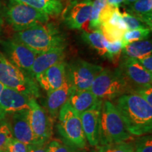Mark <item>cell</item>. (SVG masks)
Segmentation results:
<instances>
[{
  "mask_svg": "<svg viewBox=\"0 0 152 152\" xmlns=\"http://www.w3.org/2000/svg\"><path fill=\"white\" fill-rule=\"evenodd\" d=\"M114 105L132 136L151 132L152 106L140 95L134 92L125 94L115 99Z\"/></svg>",
  "mask_w": 152,
  "mask_h": 152,
  "instance_id": "6da1fadb",
  "label": "cell"
},
{
  "mask_svg": "<svg viewBox=\"0 0 152 152\" xmlns=\"http://www.w3.org/2000/svg\"><path fill=\"white\" fill-rule=\"evenodd\" d=\"M14 39L24 44L37 54L66 45L64 35L54 26L48 23L16 32Z\"/></svg>",
  "mask_w": 152,
  "mask_h": 152,
  "instance_id": "7a4b0ae2",
  "label": "cell"
},
{
  "mask_svg": "<svg viewBox=\"0 0 152 152\" xmlns=\"http://www.w3.org/2000/svg\"><path fill=\"white\" fill-rule=\"evenodd\" d=\"M133 136L129 132L119 111L113 102H102L100 115L99 144L130 141Z\"/></svg>",
  "mask_w": 152,
  "mask_h": 152,
  "instance_id": "3957f363",
  "label": "cell"
},
{
  "mask_svg": "<svg viewBox=\"0 0 152 152\" xmlns=\"http://www.w3.org/2000/svg\"><path fill=\"white\" fill-rule=\"evenodd\" d=\"M90 90L100 99L110 102L132 90L119 68H103L94 79Z\"/></svg>",
  "mask_w": 152,
  "mask_h": 152,
  "instance_id": "277c9868",
  "label": "cell"
},
{
  "mask_svg": "<svg viewBox=\"0 0 152 152\" xmlns=\"http://www.w3.org/2000/svg\"><path fill=\"white\" fill-rule=\"evenodd\" d=\"M0 83L4 86L37 99L39 90L31 75L9 61L0 53Z\"/></svg>",
  "mask_w": 152,
  "mask_h": 152,
  "instance_id": "5b68a950",
  "label": "cell"
},
{
  "mask_svg": "<svg viewBox=\"0 0 152 152\" xmlns=\"http://www.w3.org/2000/svg\"><path fill=\"white\" fill-rule=\"evenodd\" d=\"M57 125L60 135L64 142L75 149H83L86 147L85 138L80 114L67 102L58 113Z\"/></svg>",
  "mask_w": 152,
  "mask_h": 152,
  "instance_id": "8992f818",
  "label": "cell"
},
{
  "mask_svg": "<svg viewBox=\"0 0 152 152\" xmlns=\"http://www.w3.org/2000/svg\"><path fill=\"white\" fill-rule=\"evenodd\" d=\"M4 16L16 32L47 23L49 20V15L14 0H10L5 10Z\"/></svg>",
  "mask_w": 152,
  "mask_h": 152,
  "instance_id": "52a82bcc",
  "label": "cell"
},
{
  "mask_svg": "<svg viewBox=\"0 0 152 152\" xmlns=\"http://www.w3.org/2000/svg\"><path fill=\"white\" fill-rule=\"evenodd\" d=\"M28 110L30 124L33 133L35 144L49 143L53 135L54 120L45 108L38 104L36 98H32Z\"/></svg>",
  "mask_w": 152,
  "mask_h": 152,
  "instance_id": "ba28073f",
  "label": "cell"
},
{
  "mask_svg": "<svg viewBox=\"0 0 152 152\" xmlns=\"http://www.w3.org/2000/svg\"><path fill=\"white\" fill-rule=\"evenodd\" d=\"M103 68L101 66L78 59L67 65L66 73L74 91L90 90L94 79Z\"/></svg>",
  "mask_w": 152,
  "mask_h": 152,
  "instance_id": "9c48e42d",
  "label": "cell"
},
{
  "mask_svg": "<svg viewBox=\"0 0 152 152\" xmlns=\"http://www.w3.org/2000/svg\"><path fill=\"white\" fill-rule=\"evenodd\" d=\"M2 54L14 65L31 75V68L37 54L16 39L0 42Z\"/></svg>",
  "mask_w": 152,
  "mask_h": 152,
  "instance_id": "30bf717a",
  "label": "cell"
},
{
  "mask_svg": "<svg viewBox=\"0 0 152 152\" xmlns=\"http://www.w3.org/2000/svg\"><path fill=\"white\" fill-rule=\"evenodd\" d=\"M119 69L132 87V92L137 88L152 86V73L144 68L135 58L124 56Z\"/></svg>",
  "mask_w": 152,
  "mask_h": 152,
  "instance_id": "8fae6325",
  "label": "cell"
},
{
  "mask_svg": "<svg viewBox=\"0 0 152 152\" xmlns=\"http://www.w3.org/2000/svg\"><path fill=\"white\" fill-rule=\"evenodd\" d=\"M4 118L8 123L13 137L26 144H35L29 121V110L23 109L10 113Z\"/></svg>",
  "mask_w": 152,
  "mask_h": 152,
  "instance_id": "7c38bea8",
  "label": "cell"
},
{
  "mask_svg": "<svg viewBox=\"0 0 152 152\" xmlns=\"http://www.w3.org/2000/svg\"><path fill=\"white\" fill-rule=\"evenodd\" d=\"M92 0H76L71 1L64 14L66 26L72 30H81L90 18Z\"/></svg>",
  "mask_w": 152,
  "mask_h": 152,
  "instance_id": "4fadbf2b",
  "label": "cell"
},
{
  "mask_svg": "<svg viewBox=\"0 0 152 152\" xmlns=\"http://www.w3.org/2000/svg\"><path fill=\"white\" fill-rule=\"evenodd\" d=\"M32 98L33 96L5 87L0 95V121L7 114L29 109Z\"/></svg>",
  "mask_w": 152,
  "mask_h": 152,
  "instance_id": "5bb4252c",
  "label": "cell"
},
{
  "mask_svg": "<svg viewBox=\"0 0 152 152\" xmlns=\"http://www.w3.org/2000/svg\"><path fill=\"white\" fill-rule=\"evenodd\" d=\"M67 64L64 61L47 68L35 77V80L47 93L61 87L67 77Z\"/></svg>",
  "mask_w": 152,
  "mask_h": 152,
  "instance_id": "9a60e30c",
  "label": "cell"
},
{
  "mask_svg": "<svg viewBox=\"0 0 152 152\" xmlns=\"http://www.w3.org/2000/svg\"><path fill=\"white\" fill-rule=\"evenodd\" d=\"M102 105L80 114L85 137L92 147H97L99 144Z\"/></svg>",
  "mask_w": 152,
  "mask_h": 152,
  "instance_id": "2e32d148",
  "label": "cell"
},
{
  "mask_svg": "<svg viewBox=\"0 0 152 152\" xmlns=\"http://www.w3.org/2000/svg\"><path fill=\"white\" fill-rule=\"evenodd\" d=\"M66 45L51 49L42 54H37L31 68V76L33 78L42 73L47 68L55 65L65 58Z\"/></svg>",
  "mask_w": 152,
  "mask_h": 152,
  "instance_id": "e0dca14e",
  "label": "cell"
},
{
  "mask_svg": "<svg viewBox=\"0 0 152 152\" xmlns=\"http://www.w3.org/2000/svg\"><path fill=\"white\" fill-rule=\"evenodd\" d=\"M73 91V87L68 77H66L61 87L47 93L46 109L53 119L55 120L58 117L61 109L68 102Z\"/></svg>",
  "mask_w": 152,
  "mask_h": 152,
  "instance_id": "ac0fdd59",
  "label": "cell"
},
{
  "mask_svg": "<svg viewBox=\"0 0 152 152\" xmlns=\"http://www.w3.org/2000/svg\"><path fill=\"white\" fill-rule=\"evenodd\" d=\"M68 103L79 114L102 105L103 100L99 99L90 90L73 91Z\"/></svg>",
  "mask_w": 152,
  "mask_h": 152,
  "instance_id": "d6986e66",
  "label": "cell"
},
{
  "mask_svg": "<svg viewBox=\"0 0 152 152\" xmlns=\"http://www.w3.org/2000/svg\"><path fill=\"white\" fill-rule=\"evenodd\" d=\"M127 12L147 24L152 26V0H137L128 4Z\"/></svg>",
  "mask_w": 152,
  "mask_h": 152,
  "instance_id": "ffe728a7",
  "label": "cell"
},
{
  "mask_svg": "<svg viewBox=\"0 0 152 152\" xmlns=\"http://www.w3.org/2000/svg\"><path fill=\"white\" fill-rule=\"evenodd\" d=\"M33 7L49 16H57L63 10L61 0H14Z\"/></svg>",
  "mask_w": 152,
  "mask_h": 152,
  "instance_id": "44dd1931",
  "label": "cell"
},
{
  "mask_svg": "<svg viewBox=\"0 0 152 152\" xmlns=\"http://www.w3.org/2000/svg\"><path fill=\"white\" fill-rule=\"evenodd\" d=\"M122 53L125 57L128 58H140L151 55L152 44L151 41L149 39L131 42L123 47Z\"/></svg>",
  "mask_w": 152,
  "mask_h": 152,
  "instance_id": "7402d4cb",
  "label": "cell"
},
{
  "mask_svg": "<svg viewBox=\"0 0 152 152\" xmlns=\"http://www.w3.org/2000/svg\"><path fill=\"white\" fill-rule=\"evenodd\" d=\"M81 37L85 42L90 45L97 52L99 55L106 58V45L108 41L99 29L93 30L92 32L83 31Z\"/></svg>",
  "mask_w": 152,
  "mask_h": 152,
  "instance_id": "603a6c76",
  "label": "cell"
},
{
  "mask_svg": "<svg viewBox=\"0 0 152 152\" xmlns=\"http://www.w3.org/2000/svg\"><path fill=\"white\" fill-rule=\"evenodd\" d=\"M151 28H138V29L127 30L122 38L123 46L134 42L144 40L147 39L151 33Z\"/></svg>",
  "mask_w": 152,
  "mask_h": 152,
  "instance_id": "cb8c5ba5",
  "label": "cell"
},
{
  "mask_svg": "<svg viewBox=\"0 0 152 152\" xmlns=\"http://www.w3.org/2000/svg\"><path fill=\"white\" fill-rule=\"evenodd\" d=\"M107 4L106 0H94L92 1V11L89 20V27L91 30H99L100 27L99 15L105 6Z\"/></svg>",
  "mask_w": 152,
  "mask_h": 152,
  "instance_id": "d4e9b609",
  "label": "cell"
},
{
  "mask_svg": "<svg viewBox=\"0 0 152 152\" xmlns=\"http://www.w3.org/2000/svg\"><path fill=\"white\" fill-rule=\"evenodd\" d=\"M97 152H134V143L124 141L99 146Z\"/></svg>",
  "mask_w": 152,
  "mask_h": 152,
  "instance_id": "484cf974",
  "label": "cell"
},
{
  "mask_svg": "<svg viewBox=\"0 0 152 152\" xmlns=\"http://www.w3.org/2000/svg\"><path fill=\"white\" fill-rule=\"evenodd\" d=\"M123 44L121 40L115 42H108L106 45V56L114 64H116L120 61L121 54L123 52Z\"/></svg>",
  "mask_w": 152,
  "mask_h": 152,
  "instance_id": "4316f807",
  "label": "cell"
},
{
  "mask_svg": "<svg viewBox=\"0 0 152 152\" xmlns=\"http://www.w3.org/2000/svg\"><path fill=\"white\" fill-rule=\"evenodd\" d=\"M99 30L102 31L106 40L108 42H111L121 40L125 33L124 32L112 27L106 23L101 24Z\"/></svg>",
  "mask_w": 152,
  "mask_h": 152,
  "instance_id": "83f0119b",
  "label": "cell"
},
{
  "mask_svg": "<svg viewBox=\"0 0 152 152\" xmlns=\"http://www.w3.org/2000/svg\"><path fill=\"white\" fill-rule=\"evenodd\" d=\"M134 143V152H152V137L151 134H144Z\"/></svg>",
  "mask_w": 152,
  "mask_h": 152,
  "instance_id": "f1b7e54d",
  "label": "cell"
},
{
  "mask_svg": "<svg viewBox=\"0 0 152 152\" xmlns=\"http://www.w3.org/2000/svg\"><path fill=\"white\" fill-rule=\"evenodd\" d=\"M105 23H107L108 25H109V26H112V27L124 32V33H125V32L128 30L126 25H125L124 20H123V18L122 14L120 12L119 8H118V7L115 9V10L114 11V12L112 14L111 16H110L109 20H108L107 21H106Z\"/></svg>",
  "mask_w": 152,
  "mask_h": 152,
  "instance_id": "f546056e",
  "label": "cell"
},
{
  "mask_svg": "<svg viewBox=\"0 0 152 152\" xmlns=\"http://www.w3.org/2000/svg\"><path fill=\"white\" fill-rule=\"evenodd\" d=\"M12 137L8 123L4 118L0 121V151L5 150L7 144Z\"/></svg>",
  "mask_w": 152,
  "mask_h": 152,
  "instance_id": "4dcf8cb0",
  "label": "cell"
},
{
  "mask_svg": "<svg viewBox=\"0 0 152 152\" xmlns=\"http://www.w3.org/2000/svg\"><path fill=\"white\" fill-rule=\"evenodd\" d=\"M122 16L128 30L138 29V28H150L147 24H145L140 20H139L137 18L130 14L126 11L123 13Z\"/></svg>",
  "mask_w": 152,
  "mask_h": 152,
  "instance_id": "1f68e13d",
  "label": "cell"
},
{
  "mask_svg": "<svg viewBox=\"0 0 152 152\" xmlns=\"http://www.w3.org/2000/svg\"><path fill=\"white\" fill-rule=\"evenodd\" d=\"M75 148L58 140H53L49 142L47 152H75Z\"/></svg>",
  "mask_w": 152,
  "mask_h": 152,
  "instance_id": "d6a6232c",
  "label": "cell"
},
{
  "mask_svg": "<svg viewBox=\"0 0 152 152\" xmlns=\"http://www.w3.org/2000/svg\"><path fill=\"white\" fill-rule=\"evenodd\" d=\"M5 151L7 152H28V144L12 137L7 144Z\"/></svg>",
  "mask_w": 152,
  "mask_h": 152,
  "instance_id": "836d02e7",
  "label": "cell"
},
{
  "mask_svg": "<svg viewBox=\"0 0 152 152\" xmlns=\"http://www.w3.org/2000/svg\"><path fill=\"white\" fill-rule=\"evenodd\" d=\"M132 92H134L144 99L150 106H152V87H142L135 89Z\"/></svg>",
  "mask_w": 152,
  "mask_h": 152,
  "instance_id": "e575fe53",
  "label": "cell"
},
{
  "mask_svg": "<svg viewBox=\"0 0 152 152\" xmlns=\"http://www.w3.org/2000/svg\"><path fill=\"white\" fill-rule=\"evenodd\" d=\"M117 7H112V6L109 4H106L105 7L102 9V11H101L100 15H99V23L100 25L103 23H105L109 20L110 16H111L112 14L114 12V11L115 10Z\"/></svg>",
  "mask_w": 152,
  "mask_h": 152,
  "instance_id": "d590c367",
  "label": "cell"
},
{
  "mask_svg": "<svg viewBox=\"0 0 152 152\" xmlns=\"http://www.w3.org/2000/svg\"><path fill=\"white\" fill-rule=\"evenodd\" d=\"M139 61L141 65L143 66L144 68L149 73H152V56L149 55V56H145L144 58H140V59H137Z\"/></svg>",
  "mask_w": 152,
  "mask_h": 152,
  "instance_id": "8d00e7d4",
  "label": "cell"
},
{
  "mask_svg": "<svg viewBox=\"0 0 152 152\" xmlns=\"http://www.w3.org/2000/svg\"><path fill=\"white\" fill-rule=\"evenodd\" d=\"M48 143L44 144H29L28 152H47Z\"/></svg>",
  "mask_w": 152,
  "mask_h": 152,
  "instance_id": "74e56055",
  "label": "cell"
},
{
  "mask_svg": "<svg viewBox=\"0 0 152 152\" xmlns=\"http://www.w3.org/2000/svg\"><path fill=\"white\" fill-rule=\"evenodd\" d=\"M125 0H106V2H107L108 4L112 6V7H118L121 4L124 3Z\"/></svg>",
  "mask_w": 152,
  "mask_h": 152,
  "instance_id": "f35d334b",
  "label": "cell"
},
{
  "mask_svg": "<svg viewBox=\"0 0 152 152\" xmlns=\"http://www.w3.org/2000/svg\"><path fill=\"white\" fill-rule=\"evenodd\" d=\"M137 1V0H125L124 3L125 5H128V4H130L134 2V1Z\"/></svg>",
  "mask_w": 152,
  "mask_h": 152,
  "instance_id": "ab89813d",
  "label": "cell"
},
{
  "mask_svg": "<svg viewBox=\"0 0 152 152\" xmlns=\"http://www.w3.org/2000/svg\"><path fill=\"white\" fill-rule=\"evenodd\" d=\"M3 18H2V15H1V7H0V28L1 27V26L3 25Z\"/></svg>",
  "mask_w": 152,
  "mask_h": 152,
  "instance_id": "60d3db41",
  "label": "cell"
},
{
  "mask_svg": "<svg viewBox=\"0 0 152 152\" xmlns=\"http://www.w3.org/2000/svg\"><path fill=\"white\" fill-rule=\"evenodd\" d=\"M4 85L1 84V83H0V95H1V92H2V91H3V90L4 89Z\"/></svg>",
  "mask_w": 152,
  "mask_h": 152,
  "instance_id": "b9f144b4",
  "label": "cell"
},
{
  "mask_svg": "<svg viewBox=\"0 0 152 152\" xmlns=\"http://www.w3.org/2000/svg\"><path fill=\"white\" fill-rule=\"evenodd\" d=\"M0 152H7L5 151V150H1V151H0Z\"/></svg>",
  "mask_w": 152,
  "mask_h": 152,
  "instance_id": "7bdbcfd3",
  "label": "cell"
},
{
  "mask_svg": "<svg viewBox=\"0 0 152 152\" xmlns=\"http://www.w3.org/2000/svg\"><path fill=\"white\" fill-rule=\"evenodd\" d=\"M69 1H76V0H69Z\"/></svg>",
  "mask_w": 152,
  "mask_h": 152,
  "instance_id": "ee69618b",
  "label": "cell"
},
{
  "mask_svg": "<svg viewBox=\"0 0 152 152\" xmlns=\"http://www.w3.org/2000/svg\"><path fill=\"white\" fill-rule=\"evenodd\" d=\"M92 152H95V151H92Z\"/></svg>",
  "mask_w": 152,
  "mask_h": 152,
  "instance_id": "f6af8a7d",
  "label": "cell"
}]
</instances>
